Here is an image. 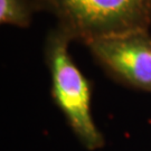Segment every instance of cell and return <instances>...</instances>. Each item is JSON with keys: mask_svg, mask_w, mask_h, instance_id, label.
I'll return each mask as SVG.
<instances>
[{"mask_svg": "<svg viewBox=\"0 0 151 151\" xmlns=\"http://www.w3.org/2000/svg\"><path fill=\"white\" fill-rule=\"evenodd\" d=\"M57 16L58 27L85 44L94 39L148 30L151 0H45Z\"/></svg>", "mask_w": 151, "mask_h": 151, "instance_id": "cell-1", "label": "cell"}, {"mask_svg": "<svg viewBox=\"0 0 151 151\" xmlns=\"http://www.w3.org/2000/svg\"><path fill=\"white\" fill-rule=\"evenodd\" d=\"M70 40L60 27L47 38L45 53L50 74L52 95L82 145L88 150H96L104 146V138L91 113L90 83L70 54Z\"/></svg>", "mask_w": 151, "mask_h": 151, "instance_id": "cell-2", "label": "cell"}, {"mask_svg": "<svg viewBox=\"0 0 151 151\" xmlns=\"http://www.w3.org/2000/svg\"><path fill=\"white\" fill-rule=\"evenodd\" d=\"M86 45L100 64L120 81L151 92V36L148 30L97 38Z\"/></svg>", "mask_w": 151, "mask_h": 151, "instance_id": "cell-3", "label": "cell"}, {"mask_svg": "<svg viewBox=\"0 0 151 151\" xmlns=\"http://www.w3.org/2000/svg\"><path fill=\"white\" fill-rule=\"evenodd\" d=\"M32 9L27 0H0V22L16 27H27Z\"/></svg>", "mask_w": 151, "mask_h": 151, "instance_id": "cell-4", "label": "cell"}, {"mask_svg": "<svg viewBox=\"0 0 151 151\" xmlns=\"http://www.w3.org/2000/svg\"><path fill=\"white\" fill-rule=\"evenodd\" d=\"M38 1H42L43 4H45V0H38Z\"/></svg>", "mask_w": 151, "mask_h": 151, "instance_id": "cell-5", "label": "cell"}]
</instances>
